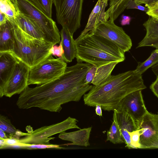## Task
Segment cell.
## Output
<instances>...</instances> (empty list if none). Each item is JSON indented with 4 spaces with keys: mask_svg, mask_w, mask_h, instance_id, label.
Returning <instances> with one entry per match:
<instances>
[{
    "mask_svg": "<svg viewBox=\"0 0 158 158\" xmlns=\"http://www.w3.org/2000/svg\"><path fill=\"white\" fill-rule=\"evenodd\" d=\"M158 62L153 58L149 57L143 62H139L135 71L137 73L142 75L150 67L157 64Z\"/></svg>",
    "mask_w": 158,
    "mask_h": 158,
    "instance_id": "4316f807",
    "label": "cell"
},
{
    "mask_svg": "<svg viewBox=\"0 0 158 158\" xmlns=\"http://www.w3.org/2000/svg\"><path fill=\"white\" fill-rule=\"evenodd\" d=\"M95 107V110L96 114L99 116H102V112L101 106L99 105H97Z\"/></svg>",
    "mask_w": 158,
    "mask_h": 158,
    "instance_id": "f35d334b",
    "label": "cell"
},
{
    "mask_svg": "<svg viewBox=\"0 0 158 158\" xmlns=\"http://www.w3.org/2000/svg\"><path fill=\"white\" fill-rule=\"evenodd\" d=\"M46 15L52 18L53 0H29Z\"/></svg>",
    "mask_w": 158,
    "mask_h": 158,
    "instance_id": "484cf974",
    "label": "cell"
},
{
    "mask_svg": "<svg viewBox=\"0 0 158 158\" xmlns=\"http://www.w3.org/2000/svg\"><path fill=\"white\" fill-rule=\"evenodd\" d=\"M23 144V148L27 149H43L49 148L61 149L59 145L52 144Z\"/></svg>",
    "mask_w": 158,
    "mask_h": 158,
    "instance_id": "83f0119b",
    "label": "cell"
},
{
    "mask_svg": "<svg viewBox=\"0 0 158 158\" xmlns=\"http://www.w3.org/2000/svg\"><path fill=\"white\" fill-rule=\"evenodd\" d=\"M30 68L19 60L14 70L3 89L0 91V97L9 98L21 93L28 85Z\"/></svg>",
    "mask_w": 158,
    "mask_h": 158,
    "instance_id": "8fae6325",
    "label": "cell"
},
{
    "mask_svg": "<svg viewBox=\"0 0 158 158\" xmlns=\"http://www.w3.org/2000/svg\"><path fill=\"white\" fill-rule=\"evenodd\" d=\"M150 88L155 95L158 98V76L157 77L156 80L151 84Z\"/></svg>",
    "mask_w": 158,
    "mask_h": 158,
    "instance_id": "836d02e7",
    "label": "cell"
},
{
    "mask_svg": "<svg viewBox=\"0 0 158 158\" xmlns=\"http://www.w3.org/2000/svg\"><path fill=\"white\" fill-rule=\"evenodd\" d=\"M90 32L108 40L124 52L128 51L132 46L130 37L123 28L109 19L100 23L94 31Z\"/></svg>",
    "mask_w": 158,
    "mask_h": 158,
    "instance_id": "9c48e42d",
    "label": "cell"
},
{
    "mask_svg": "<svg viewBox=\"0 0 158 158\" xmlns=\"http://www.w3.org/2000/svg\"><path fill=\"white\" fill-rule=\"evenodd\" d=\"M12 26L13 47L11 52L30 68L42 62L52 55L53 44L35 38L24 32L15 19H7Z\"/></svg>",
    "mask_w": 158,
    "mask_h": 158,
    "instance_id": "277c9868",
    "label": "cell"
},
{
    "mask_svg": "<svg viewBox=\"0 0 158 158\" xmlns=\"http://www.w3.org/2000/svg\"><path fill=\"white\" fill-rule=\"evenodd\" d=\"M97 67L92 65L86 74L84 80L85 84L91 83L95 77Z\"/></svg>",
    "mask_w": 158,
    "mask_h": 158,
    "instance_id": "f546056e",
    "label": "cell"
},
{
    "mask_svg": "<svg viewBox=\"0 0 158 158\" xmlns=\"http://www.w3.org/2000/svg\"><path fill=\"white\" fill-rule=\"evenodd\" d=\"M109 6L106 11L107 20L114 22L126 9L128 3L131 0H107Z\"/></svg>",
    "mask_w": 158,
    "mask_h": 158,
    "instance_id": "44dd1931",
    "label": "cell"
},
{
    "mask_svg": "<svg viewBox=\"0 0 158 158\" xmlns=\"http://www.w3.org/2000/svg\"><path fill=\"white\" fill-rule=\"evenodd\" d=\"M77 62L97 67L110 63L124 61L125 52L107 39L90 32L75 40Z\"/></svg>",
    "mask_w": 158,
    "mask_h": 158,
    "instance_id": "3957f363",
    "label": "cell"
},
{
    "mask_svg": "<svg viewBox=\"0 0 158 158\" xmlns=\"http://www.w3.org/2000/svg\"><path fill=\"white\" fill-rule=\"evenodd\" d=\"M92 65L77 62L67 67L64 73L55 79L34 88L27 86L21 93L16 105L20 109L37 107L60 112L61 105L78 102L93 86L84 83L86 74Z\"/></svg>",
    "mask_w": 158,
    "mask_h": 158,
    "instance_id": "6da1fadb",
    "label": "cell"
},
{
    "mask_svg": "<svg viewBox=\"0 0 158 158\" xmlns=\"http://www.w3.org/2000/svg\"><path fill=\"white\" fill-rule=\"evenodd\" d=\"M152 68L154 73L157 77L158 76V63L152 66Z\"/></svg>",
    "mask_w": 158,
    "mask_h": 158,
    "instance_id": "ab89813d",
    "label": "cell"
},
{
    "mask_svg": "<svg viewBox=\"0 0 158 158\" xmlns=\"http://www.w3.org/2000/svg\"><path fill=\"white\" fill-rule=\"evenodd\" d=\"M146 88L141 75L135 70H130L111 75L101 84L93 85L83 95V100L85 104L89 106L99 105L104 110L114 111L127 95Z\"/></svg>",
    "mask_w": 158,
    "mask_h": 158,
    "instance_id": "7a4b0ae2",
    "label": "cell"
},
{
    "mask_svg": "<svg viewBox=\"0 0 158 158\" xmlns=\"http://www.w3.org/2000/svg\"><path fill=\"white\" fill-rule=\"evenodd\" d=\"M137 4L141 5L142 4H145L146 6H151L158 2V0H134Z\"/></svg>",
    "mask_w": 158,
    "mask_h": 158,
    "instance_id": "e575fe53",
    "label": "cell"
},
{
    "mask_svg": "<svg viewBox=\"0 0 158 158\" xmlns=\"http://www.w3.org/2000/svg\"><path fill=\"white\" fill-rule=\"evenodd\" d=\"M142 90L132 92L125 97L119 102L116 109L128 113L137 123L148 111L144 104Z\"/></svg>",
    "mask_w": 158,
    "mask_h": 158,
    "instance_id": "7c38bea8",
    "label": "cell"
},
{
    "mask_svg": "<svg viewBox=\"0 0 158 158\" xmlns=\"http://www.w3.org/2000/svg\"><path fill=\"white\" fill-rule=\"evenodd\" d=\"M113 111V116L116 119L126 147L129 149L133 148L129 133L138 130L137 123L132 117L125 110H114Z\"/></svg>",
    "mask_w": 158,
    "mask_h": 158,
    "instance_id": "4fadbf2b",
    "label": "cell"
},
{
    "mask_svg": "<svg viewBox=\"0 0 158 158\" xmlns=\"http://www.w3.org/2000/svg\"><path fill=\"white\" fill-rule=\"evenodd\" d=\"M19 140L16 138L9 137L5 139V141L6 144L8 145L22 144L19 142Z\"/></svg>",
    "mask_w": 158,
    "mask_h": 158,
    "instance_id": "d590c367",
    "label": "cell"
},
{
    "mask_svg": "<svg viewBox=\"0 0 158 158\" xmlns=\"http://www.w3.org/2000/svg\"><path fill=\"white\" fill-rule=\"evenodd\" d=\"M67 67L61 57L54 58L52 55L30 69L28 85H41L50 82L62 75Z\"/></svg>",
    "mask_w": 158,
    "mask_h": 158,
    "instance_id": "52a82bcc",
    "label": "cell"
},
{
    "mask_svg": "<svg viewBox=\"0 0 158 158\" xmlns=\"http://www.w3.org/2000/svg\"><path fill=\"white\" fill-rule=\"evenodd\" d=\"M108 2L107 0H98L89 15L85 29L77 38L89 32H93L100 23L107 20L105 9L108 6Z\"/></svg>",
    "mask_w": 158,
    "mask_h": 158,
    "instance_id": "5bb4252c",
    "label": "cell"
},
{
    "mask_svg": "<svg viewBox=\"0 0 158 158\" xmlns=\"http://www.w3.org/2000/svg\"><path fill=\"white\" fill-rule=\"evenodd\" d=\"M118 63L117 62H111L97 67L91 83L94 85H98L104 82L111 76L112 72Z\"/></svg>",
    "mask_w": 158,
    "mask_h": 158,
    "instance_id": "7402d4cb",
    "label": "cell"
},
{
    "mask_svg": "<svg viewBox=\"0 0 158 158\" xmlns=\"http://www.w3.org/2000/svg\"><path fill=\"white\" fill-rule=\"evenodd\" d=\"M0 12L4 13L7 19H15L17 13L11 0H0Z\"/></svg>",
    "mask_w": 158,
    "mask_h": 158,
    "instance_id": "cb8c5ba5",
    "label": "cell"
},
{
    "mask_svg": "<svg viewBox=\"0 0 158 158\" xmlns=\"http://www.w3.org/2000/svg\"><path fill=\"white\" fill-rule=\"evenodd\" d=\"M84 0H53L57 23L73 36L81 27Z\"/></svg>",
    "mask_w": 158,
    "mask_h": 158,
    "instance_id": "8992f818",
    "label": "cell"
},
{
    "mask_svg": "<svg viewBox=\"0 0 158 158\" xmlns=\"http://www.w3.org/2000/svg\"><path fill=\"white\" fill-rule=\"evenodd\" d=\"M18 60L11 52H0V91L8 80Z\"/></svg>",
    "mask_w": 158,
    "mask_h": 158,
    "instance_id": "9a60e30c",
    "label": "cell"
},
{
    "mask_svg": "<svg viewBox=\"0 0 158 158\" xmlns=\"http://www.w3.org/2000/svg\"><path fill=\"white\" fill-rule=\"evenodd\" d=\"M92 127L80 129L69 132L65 131L60 133L58 137L60 139L72 142L67 145H75L87 147L90 145L89 139Z\"/></svg>",
    "mask_w": 158,
    "mask_h": 158,
    "instance_id": "e0dca14e",
    "label": "cell"
},
{
    "mask_svg": "<svg viewBox=\"0 0 158 158\" xmlns=\"http://www.w3.org/2000/svg\"><path fill=\"white\" fill-rule=\"evenodd\" d=\"M143 25L146 29V33L136 48L151 46L158 49V20L150 17Z\"/></svg>",
    "mask_w": 158,
    "mask_h": 158,
    "instance_id": "2e32d148",
    "label": "cell"
},
{
    "mask_svg": "<svg viewBox=\"0 0 158 158\" xmlns=\"http://www.w3.org/2000/svg\"><path fill=\"white\" fill-rule=\"evenodd\" d=\"M77 121L76 119L69 117L60 122L43 126L27 133L19 139V142L23 144H49L50 141L54 138L52 136L70 129H81L77 125Z\"/></svg>",
    "mask_w": 158,
    "mask_h": 158,
    "instance_id": "ba28073f",
    "label": "cell"
},
{
    "mask_svg": "<svg viewBox=\"0 0 158 158\" xmlns=\"http://www.w3.org/2000/svg\"><path fill=\"white\" fill-rule=\"evenodd\" d=\"M129 133L130 135L131 143L133 148H140V134L139 130H137Z\"/></svg>",
    "mask_w": 158,
    "mask_h": 158,
    "instance_id": "f1b7e54d",
    "label": "cell"
},
{
    "mask_svg": "<svg viewBox=\"0 0 158 158\" xmlns=\"http://www.w3.org/2000/svg\"><path fill=\"white\" fill-rule=\"evenodd\" d=\"M64 50L61 58L66 62H70L75 57L76 49L75 40L69 32L62 27L60 31Z\"/></svg>",
    "mask_w": 158,
    "mask_h": 158,
    "instance_id": "d6986e66",
    "label": "cell"
},
{
    "mask_svg": "<svg viewBox=\"0 0 158 158\" xmlns=\"http://www.w3.org/2000/svg\"><path fill=\"white\" fill-rule=\"evenodd\" d=\"M140 148H158V114L148 111L138 123Z\"/></svg>",
    "mask_w": 158,
    "mask_h": 158,
    "instance_id": "30bf717a",
    "label": "cell"
},
{
    "mask_svg": "<svg viewBox=\"0 0 158 158\" xmlns=\"http://www.w3.org/2000/svg\"><path fill=\"white\" fill-rule=\"evenodd\" d=\"M13 47L12 26L8 20L6 23L0 25V52H11Z\"/></svg>",
    "mask_w": 158,
    "mask_h": 158,
    "instance_id": "ffe728a7",
    "label": "cell"
},
{
    "mask_svg": "<svg viewBox=\"0 0 158 158\" xmlns=\"http://www.w3.org/2000/svg\"><path fill=\"white\" fill-rule=\"evenodd\" d=\"M17 11L32 19L44 34L45 40L53 45L60 43V35L55 22L29 0H11Z\"/></svg>",
    "mask_w": 158,
    "mask_h": 158,
    "instance_id": "5b68a950",
    "label": "cell"
},
{
    "mask_svg": "<svg viewBox=\"0 0 158 158\" xmlns=\"http://www.w3.org/2000/svg\"><path fill=\"white\" fill-rule=\"evenodd\" d=\"M127 9H136L146 13L148 10V7L143 6L137 4L134 0H131L127 4Z\"/></svg>",
    "mask_w": 158,
    "mask_h": 158,
    "instance_id": "d6a6232c",
    "label": "cell"
},
{
    "mask_svg": "<svg viewBox=\"0 0 158 158\" xmlns=\"http://www.w3.org/2000/svg\"><path fill=\"white\" fill-rule=\"evenodd\" d=\"M131 19V18L130 17L123 15L121 16V24L122 26L129 25Z\"/></svg>",
    "mask_w": 158,
    "mask_h": 158,
    "instance_id": "8d00e7d4",
    "label": "cell"
},
{
    "mask_svg": "<svg viewBox=\"0 0 158 158\" xmlns=\"http://www.w3.org/2000/svg\"><path fill=\"white\" fill-rule=\"evenodd\" d=\"M7 145V144L5 142V139L0 138V149H2L5 148Z\"/></svg>",
    "mask_w": 158,
    "mask_h": 158,
    "instance_id": "60d3db41",
    "label": "cell"
},
{
    "mask_svg": "<svg viewBox=\"0 0 158 158\" xmlns=\"http://www.w3.org/2000/svg\"><path fill=\"white\" fill-rule=\"evenodd\" d=\"M0 130L9 134V137L15 138L18 130L12 124L7 117L1 114L0 115Z\"/></svg>",
    "mask_w": 158,
    "mask_h": 158,
    "instance_id": "d4e9b609",
    "label": "cell"
},
{
    "mask_svg": "<svg viewBox=\"0 0 158 158\" xmlns=\"http://www.w3.org/2000/svg\"><path fill=\"white\" fill-rule=\"evenodd\" d=\"M15 20L19 27L26 33L36 39L45 40L44 34L32 19L17 11Z\"/></svg>",
    "mask_w": 158,
    "mask_h": 158,
    "instance_id": "ac0fdd59",
    "label": "cell"
},
{
    "mask_svg": "<svg viewBox=\"0 0 158 158\" xmlns=\"http://www.w3.org/2000/svg\"><path fill=\"white\" fill-rule=\"evenodd\" d=\"M50 52L52 55L58 57H62L64 53V50L61 41L59 46L54 45L52 46L50 50Z\"/></svg>",
    "mask_w": 158,
    "mask_h": 158,
    "instance_id": "4dcf8cb0",
    "label": "cell"
},
{
    "mask_svg": "<svg viewBox=\"0 0 158 158\" xmlns=\"http://www.w3.org/2000/svg\"><path fill=\"white\" fill-rule=\"evenodd\" d=\"M7 20L6 15L4 13L0 12V25L5 23Z\"/></svg>",
    "mask_w": 158,
    "mask_h": 158,
    "instance_id": "74e56055",
    "label": "cell"
},
{
    "mask_svg": "<svg viewBox=\"0 0 158 158\" xmlns=\"http://www.w3.org/2000/svg\"><path fill=\"white\" fill-rule=\"evenodd\" d=\"M113 121L107 133L106 141L114 144L125 143L119 127L115 117L113 116Z\"/></svg>",
    "mask_w": 158,
    "mask_h": 158,
    "instance_id": "603a6c76",
    "label": "cell"
},
{
    "mask_svg": "<svg viewBox=\"0 0 158 158\" xmlns=\"http://www.w3.org/2000/svg\"><path fill=\"white\" fill-rule=\"evenodd\" d=\"M8 138L6 135L5 132L0 130V138L4 139H6Z\"/></svg>",
    "mask_w": 158,
    "mask_h": 158,
    "instance_id": "b9f144b4",
    "label": "cell"
},
{
    "mask_svg": "<svg viewBox=\"0 0 158 158\" xmlns=\"http://www.w3.org/2000/svg\"><path fill=\"white\" fill-rule=\"evenodd\" d=\"M148 10L146 13L150 17L158 20V2L147 6Z\"/></svg>",
    "mask_w": 158,
    "mask_h": 158,
    "instance_id": "1f68e13d",
    "label": "cell"
}]
</instances>
